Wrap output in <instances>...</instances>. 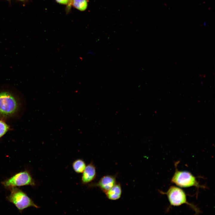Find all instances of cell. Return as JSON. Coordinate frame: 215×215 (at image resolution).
Wrapping results in <instances>:
<instances>
[{
	"mask_svg": "<svg viewBox=\"0 0 215 215\" xmlns=\"http://www.w3.org/2000/svg\"><path fill=\"white\" fill-rule=\"evenodd\" d=\"M71 4L74 7L81 11L85 10L88 6L87 0H71Z\"/></svg>",
	"mask_w": 215,
	"mask_h": 215,
	"instance_id": "30bf717a",
	"label": "cell"
},
{
	"mask_svg": "<svg viewBox=\"0 0 215 215\" xmlns=\"http://www.w3.org/2000/svg\"><path fill=\"white\" fill-rule=\"evenodd\" d=\"M7 0V1H8L9 2H10V1H11V0Z\"/></svg>",
	"mask_w": 215,
	"mask_h": 215,
	"instance_id": "5bb4252c",
	"label": "cell"
},
{
	"mask_svg": "<svg viewBox=\"0 0 215 215\" xmlns=\"http://www.w3.org/2000/svg\"><path fill=\"white\" fill-rule=\"evenodd\" d=\"M160 192L162 194L167 195L171 205L179 206L185 204L191 207L196 214L201 212L200 210L196 206L187 201L186 195L185 192L179 187L172 186L166 192L161 191Z\"/></svg>",
	"mask_w": 215,
	"mask_h": 215,
	"instance_id": "277c9868",
	"label": "cell"
},
{
	"mask_svg": "<svg viewBox=\"0 0 215 215\" xmlns=\"http://www.w3.org/2000/svg\"><path fill=\"white\" fill-rule=\"evenodd\" d=\"M96 168L93 162H91L86 167L82 173L81 182L83 185L88 184L93 181L96 176Z\"/></svg>",
	"mask_w": 215,
	"mask_h": 215,
	"instance_id": "52a82bcc",
	"label": "cell"
},
{
	"mask_svg": "<svg viewBox=\"0 0 215 215\" xmlns=\"http://www.w3.org/2000/svg\"><path fill=\"white\" fill-rule=\"evenodd\" d=\"M10 126L5 122L0 120V138L9 130Z\"/></svg>",
	"mask_w": 215,
	"mask_h": 215,
	"instance_id": "8fae6325",
	"label": "cell"
},
{
	"mask_svg": "<svg viewBox=\"0 0 215 215\" xmlns=\"http://www.w3.org/2000/svg\"><path fill=\"white\" fill-rule=\"evenodd\" d=\"M86 166L85 162L81 159L74 161L72 164V168L74 171L78 173H83Z\"/></svg>",
	"mask_w": 215,
	"mask_h": 215,
	"instance_id": "9c48e42d",
	"label": "cell"
},
{
	"mask_svg": "<svg viewBox=\"0 0 215 215\" xmlns=\"http://www.w3.org/2000/svg\"><path fill=\"white\" fill-rule=\"evenodd\" d=\"M19 107L16 96L8 91L0 92V117L7 118L15 114Z\"/></svg>",
	"mask_w": 215,
	"mask_h": 215,
	"instance_id": "6da1fadb",
	"label": "cell"
},
{
	"mask_svg": "<svg viewBox=\"0 0 215 215\" xmlns=\"http://www.w3.org/2000/svg\"><path fill=\"white\" fill-rule=\"evenodd\" d=\"M178 163L175 164L176 170L171 180L172 183L181 188L195 186L197 189L205 188V186L199 185L196 177L190 172L178 170L177 168Z\"/></svg>",
	"mask_w": 215,
	"mask_h": 215,
	"instance_id": "5b68a950",
	"label": "cell"
},
{
	"mask_svg": "<svg viewBox=\"0 0 215 215\" xmlns=\"http://www.w3.org/2000/svg\"><path fill=\"white\" fill-rule=\"evenodd\" d=\"M10 194L6 199L13 204L20 213L25 209L30 207L39 208L33 200L24 192L19 188L15 187L10 189Z\"/></svg>",
	"mask_w": 215,
	"mask_h": 215,
	"instance_id": "7a4b0ae2",
	"label": "cell"
},
{
	"mask_svg": "<svg viewBox=\"0 0 215 215\" xmlns=\"http://www.w3.org/2000/svg\"><path fill=\"white\" fill-rule=\"evenodd\" d=\"M17 0L20 1H21V2H26L28 0Z\"/></svg>",
	"mask_w": 215,
	"mask_h": 215,
	"instance_id": "4fadbf2b",
	"label": "cell"
},
{
	"mask_svg": "<svg viewBox=\"0 0 215 215\" xmlns=\"http://www.w3.org/2000/svg\"><path fill=\"white\" fill-rule=\"evenodd\" d=\"M106 196L110 200H115L119 199L121 196L122 190L121 185L116 184L105 192Z\"/></svg>",
	"mask_w": 215,
	"mask_h": 215,
	"instance_id": "ba28073f",
	"label": "cell"
},
{
	"mask_svg": "<svg viewBox=\"0 0 215 215\" xmlns=\"http://www.w3.org/2000/svg\"><path fill=\"white\" fill-rule=\"evenodd\" d=\"M116 184L115 176L107 175L102 177L98 182L90 184L89 187H98L105 193Z\"/></svg>",
	"mask_w": 215,
	"mask_h": 215,
	"instance_id": "8992f818",
	"label": "cell"
},
{
	"mask_svg": "<svg viewBox=\"0 0 215 215\" xmlns=\"http://www.w3.org/2000/svg\"><path fill=\"white\" fill-rule=\"evenodd\" d=\"M1 183L5 188L9 189L18 187L36 185L35 180L27 170L16 173L3 181Z\"/></svg>",
	"mask_w": 215,
	"mask_h": 215,
	"instance_id": "3957f363",
	"label": "cell"
},
{
	"mask_svg": "<svg viewBox=\"0 0 215 215\" xmlns=\"http://www.w3.org/2000/svg\"><path fill=\"white\" fill-rule=\"evenodd\" d=\"M59 4L63 5H68L71 4V0H55Z\"/></svg>",
	"mask_w": 215,
	"mask_h": 215,
	"instance_id": "7c38bea8",
	"label": "cell"
}]
</instances>
